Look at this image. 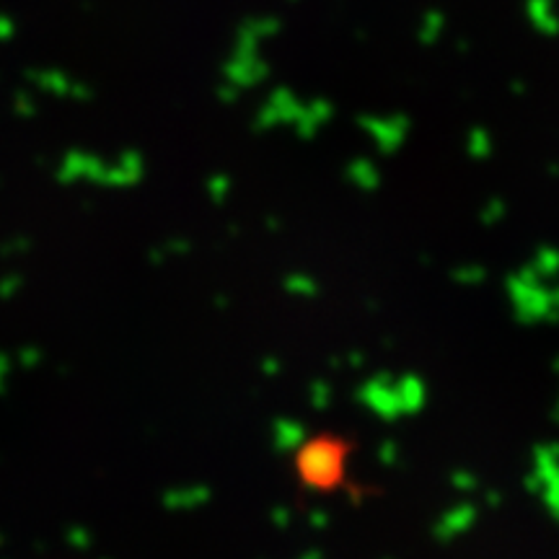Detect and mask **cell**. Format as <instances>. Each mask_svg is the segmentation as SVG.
<instances>
[{
	"instance_id": "cell-1",
	"label": "cell",
	"mask_w": 559,
	"mask_h": 559,
	"mask_svg": "<svg viewBox=\"0 0 559 559\" xmlns=\"http://www.w3.org/2000/svg\"><path fill=\"white\" fill-rule=\"evenodd\" d=\"M347 443L340 438L319 436L311 438L296 456V472L306 487L319 489H337L340 481L347 477Z\"/></svg>"
}]
</instances>
